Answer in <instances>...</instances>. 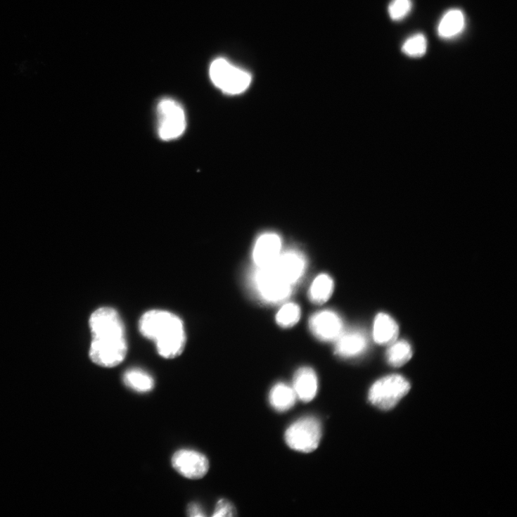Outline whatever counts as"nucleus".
<instances>
[{
	"label": "nucleus",
	"instance_id": "3",
	"mask_svg": "<svg viewBox=\"0 0 517 517\" xmlns=\"http://www.w3.org/2000/svg\"><path fill=\"white\" fill-rule=\"evenodd\" d=\"M251 283L257 296L268 303L283 302L293 292L291 285L283 280L270 266L256 267Z\"/></svg>",
	"mask_w": 517,
	"mask_h": 517
},
{
	"label": "nucleus",
	"instance_id": "1",
	"mask_svg": "<svg viewBox=\"0 0 517 517\" xmlns=\"http://www.w3.org/2000/svg\"><path fill=\"white\" fill-rule=\"evenodd\" d=\"M92 340L91 360L98 366L112 368L120 364L127 353V343L123 321L112 307H101L90 317Z\"/></svg>",
	"mask_w": 517,
	"mask_h": 517
},
{
	"label": "nucleus",
	"instance_id": "24",
	"mask_svg": "<svg viewBox=\"0 0 517 517\" xmlns=\"http://www.w3.org/2000/svg\"><path fill=\"white\" fill-rule=\"evenodd\" d=\"M187 512H188V516H193V517H196V516H199V517L205 516V514L204 513V511H203L202 507L200 506V505H199L197 503H191V504H190L189 505V507H188V509H187Z\"/></svg>",
	"mask_w": 517,
	"mask_h": 517
},
{
	"label": "nucleus",
	"instance_id": "18",
	"mask_svg": "<svg viewBox=\"0 0 517 517\" xmlns=\"http://www.w3.org/2000/svg\"><path fill=\"white\" fill-rule=\"evenodd\" d=\"M333 289L334 283L330 276L327 274H321L309 287V298L314 304H324L331 297Z\"/></svg>",
	"mask_w": 517,
	"mask_h": 517
},
{
	"label": "nucleus",
	"instance_id": "10",
	"mask_svg": "<svg viewBox=\"0 0 517 517\" xmlns=\"http://www.w3.org/2000/svg\"><path fill=\"white\" fill-rule=\"evenodd\" d=\"M310 331L323 341L336 340L343 331L340 317L332 310H322L314 314L309 321Z\"/></svg>",
	"mask_w": 517,
	"mask_h": 517
},
{
	"label": "nucleus",
	"instance_id": "15",
	"mask_svg": "<svg viewBox=\"0 0 517 517\" xmlns=\"http://www.w3.org/2000/svg\"><path fill=\"white\" fill-rule=\"evenodd\" d=\"M123 382L129 389L139 393H146L155 388L153 377L145 370L132 368L125 371Z\"/></svg>",
	"mask_w": 517,
	"mask_h": 517
},
{
	"label": "nucleus",
	"instance_id": "19",
	"mask_svg": "<svg viewBox=\"0 0 517 517\" xmlns=\"http://www.w3.org/2000/svg\"><path fill=\"white\" fill-rule=\"evenodd\" d=\"M390 345L387 352V359L391 366L400 367L410 360L412 357V350L407 341H395Z\"/></svg>",
	"mask_w": 517,
	"mask_h": 517
},
{
	"label": "nucleus",
	"instance_id": "5",
	"mask_svg": "<svg viewBox=\"0 0 517 517\" xmlns=\"http://www.w3.org/2000/svg\"><path fill=\"white\" fill-rule=\"evenodd\" d=\"M157 115L158 133L161 140L174 141L184 133L186 128L185 111L176 100L170 98L160 100Z\"/></svg>",
	"mask_w": 517,
	"mask_h": 517
},
{
	"label": "nucleus",
	"instance_id": "6",
	"mask_svg": "<svg viewBox=\"0 0 517 517\" xmlns=\"http://www.w3.org/2000/svg\"><path fill=\"white\" fill-rule=\"evenodd\" d=\"M410 385L402 376L392 374L378 379L369 393L370 402L379 409L394 408L409 392Z\"/></svg>",
	"mask_w": 517,
	"mask_h": 517
},
{
	"label": "nucleus",
	"instance_id": "11",
	"mask_svg": "<svg viewBox=\"0 0 517 517\" xmlns=\"http://www.w3.org/2000/svg\"><path fill=\"white\" fill-rule=\"evenodd\" d=\"M281 236L276 233L266 232L256 240L253 248V259L257 267L269 265L277 259L282 251Z\"/></svg>",
	"mask_w": 517,
	"mask_h": 517
},
{
	"label": "nucleus",
	"instance_id": "17",
	"mask_svg": "<svg viewBox=\"0 0 517 517\" xmlns=\"http://www.w3.org/2000/svg\"><path fill=\"white\" fill-rule=\"evenodd\" d=\"M297 395L293 388L285 383L275 385L269 393V402L273 408L286 411L295 404Z\"/></svg>",
	"mask_w": 517,
	"mask_h": 517
},
{
	"label": "nucleus",
	"instance_id": "22",
	"mask_svg": "<svg viewBox=\"0 0 517 517\" xmlns=\"http://www.w3.org/2000/svg\"><path fill=\"white\" fill-rule=\"evenodd\" d=\"M411 8V0H392L388 8L392 20L399 21L405 18Z\"/></svg>",
	"mask_w": 517,
	"mask_h": 517
},
{
	"label": "nucleus",
	"instance_id": "20",
	"mask_svg": "<svg viewBox=\"0 0 517 517\" xmlns=\"http://www.w3.org/2000/svg\"><path fill=\"white\" fill-rule=\"evenodd\" d=\"M301 310L298 305L293 302L285 304L276 315V322L282 328H291L300 320Z\"/></svg>",
	"mask_w": 517,
	"mask_h": 517
},
{
	"label": "nucleus",
	"instance_id": "9",
	"mask_svg": "<svg viewBox=\"0 0 517 517\" xmlns=\"http://www.w3.org/2000/svg\"><path fill=\"white\" fill-rule=\"evenodd\" d=\"M286 282L294 286L302 278L306 269L304 255L298 250L282 252L269 265Z\"/></svg>",
	"mask_w": 517,
	"mask_h": 517
},
{
	"label": "nucleus",
	"instance_id": "4",
	"mask_svg": "<svg viewBox=\"0 0 517 517\" xmlns=\"http://www.w3.org/2000/svg\"><path fill=\"white\" fill-rule=\"evenodd\" d=\"M214 84L223 92L235 95L246 91L252 82L251 75L224 58H217L210 66Z\"/></svg>",
	"mask_w": 517,
	"mask_h": 517
},
{
	"label": "nucleus",
	"instance_id": "12",
	"mask_svg": "<svg viewBox=\"0 0 517 517\" xmlns=\"http://www.w3.org/2000/svg\"><path fill=\"white\" fill-rule=\"evenodd\" d=\"M367 345V338L362 332L343 331L336 340L335 352L344 358L356 357L366 351Z\"/></svg>",
	"mask_w": 517,
	"mask_h": 517
},
{
	"label": "nucleus",
	"instance_id": "14",
	"mask_svg": "<svg viewBox=\"0 0 517 517\" xmlns=\"http://www.w3.org/2000/svg\"><path fill=\"white\" fill-rule=\"evenodd\" d=\"M399 334L397 323L388 315L379 314L374 323L373 337L376 343L392 344L396 341Z\"/></svg>",
	"mask_w": 517,
	"mask_h": 517
},
{
	"label": "nucleus",
	"instance_id": "2",
	"mask_svg": "<svg viewBox=\"0 0 517 517\" xmlns=\"http://www.w3.org/2000/svg\"><path fill=\"white\" fill-rule=\"evenodd\" d=\"M141 333L154 341L160 356L174 359L184 351L186 335L181 319L165 310L153 309L146 313L139 322Z\"/></svg>",
	"mask_w": 517,
	"mask_h": 517
},
{
	"label": "nucleus",
	"instance_id": "16",
	"mask_svg": "<svg viewBox=\"0 0 517 517\" xmlns=\"http://www.w3.org/2000/svg\"><path fill=\"white\" fill-rule=\"evenodd\" d=\"M465 27V18L459 9L447 11L438 25V34L442 39H451L462 32Z\"/></svg>",
	"mask_w": 517,
	"mask_h": 517
},
{
	"label": "nucleus",
	"instance_id": "23",
	"mask_svg": "<svg viewBox=\"0 0 517 517\" xmlns=\"http://www.w3.org/2000/svg\"><path fill=\"white\" fill-rule=\"evenodd\" d=\"M236 509L234 505L226 499H220L215 507L213 516H236Z\"/></svg>",
	"mask_w": 517,
	"mask_h": 517
},
{
	"label": "nucleus",
	"instance_id": "21",
	"mask_svg": "<svg viewBox=\"0 0 517 517\" xmlns=\"http://www.w3.org/2000/svg\"><path fill=\"white\" fill-rule=\"evenodd\" d=\"M402 51L409 57L423 56L427 51V40L424 34L419 33L408 39L403 44Z\"/></svg>",
	"mask_w": 517,
	"mask_h": 517
},
{
	"label": "nucleus",
	"instance_id": "13",
	"mask_svg": "<svg viewBox=\"0 0 517 517\" xmlns=\"http://www.w3.org/2000/svg\"><path fill=\"white\" fill-rule=\"evenodd\" d=\"M318 387L317 375L312 368L302 367L295 372L293 388L302 402L312 401L317 396Z\"/></svg>",
	"mask_w": 517,
	"mask_h": 517
},
{
	"label": "nucleus",
	"instance_id": "8",
	"mask_svg": "<svg viewBox=\"0 0 517 517\" xmlns=\"http://www.w3.org/2000/svg\"><path fill=\"white\" fill-rule=\"evenodd\" d=\"M172 466L182 476L198 480L210 470V461L203 454L193 450L182 449L172 457Z\"/></svg>",
	"mask_w": 517,
	"mask_h": 517
},
{
	"label": "nucleus",
	"instance_id": "7",
	"mask_svg": "<svg viewBox=\"0 0 517 517\" xmlns=\"http://www.w3.org/2000/svg\"><path fill=\"white\" fill-rule=\"evenodd\" d=\"M321 426L314 417H305L293 423L286 433V440L292 449L310 453L317 449L321 439Z\"/></svg>",
	"mask_w": 517,
	"mask_h": 517
}]
</instances>
